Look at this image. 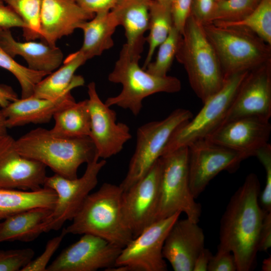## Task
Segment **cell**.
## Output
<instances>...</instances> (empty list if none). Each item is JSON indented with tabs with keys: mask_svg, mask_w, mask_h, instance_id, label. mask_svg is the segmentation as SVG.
<instances>
[{
	"mask_svg": "<svg viewBox=\"0 0 271 271\" xmlns=\"http://www.w3.org/2000/svg\"><path fill=\"white\" fill-rule=\"evenodd\" d=\"M260 192L257 175L249 174L231 197L220 220L216 253H232L237 271L252 270L256 265L259 233L265 214L259 202Z\"/></svg>",
	"mask_w": 271,
	"mask_h": 271,
	"instance_id": "cell-1",
	"label": "cell"
},
{
	"mask_svg": "<svg viewBox=\"0 0 271 271\" xmlns=\"http://www.w3.org/2000/svg\"><path fill=\"white\" fill-rule=\"evenodd\" d=\"M122 192L119 186L105 183L90 193L71 223L64 228L66 234H90L123 248L133 236L123 217Z\"/></svg>",
	"mask_w": 271,
	"mask_h": 271,
	"instance_id": "cell-2",
	"label": "cell"
},
{
	"mask_svg": "<svg viewBox=\"0 0 271 271\" xmlns=\"http://www.w3.org/2000/svg\"><path fill=\"white\" fill-rule=\"evenodd\" d=\"M15 146L23 156L39 162L55 174L68 179L77 178L79 167L97 156L89 137L62 138L42 127L15 140Z\"/></svg>",
	"mask_w": 271,
	"mask_h": 271,
	"instance_id": "cell-3",
	"label": "cell"
},
{
	"mask_svg": "<svg viewBox=\"0 0 271 271\" xmlns=\"http://www.w3.org/2000/svg\"><path fill=\"white\" fill-rule=\"evenodd\" d=\"M187 72L190 86L204 103L223 86L225 79L203 24L190 15L176 55Z\"/></svg>",
	"mask_w": 271,
	"mask_h": 271,
	"instance_id": "cell-4",
	"label": "cell"
},
{
	"mask_svg": "<svg viewBox=\"0 0 271 271\" xmlns=\"http://www.w3.org/2000/svg\"><path fill=\"white\" fill-rule=\"evenodd\" d=\"M203 26L225 79L237 73L249 71L271 60V46L250 30L212 23Z\"/></svg>",
	"mask_w": 271,
	"mask_h": 271,
	"instance_id": "cell-5",
	"label": "cell"
},
{
	"mask_svg": "<svg viewBox=\"0 0 271 271\" xmlns=\"http://www.w3.org/2000/svg\"><path fill=\"white\" fill-rule=\"evenodd\" d=\"M141 57L131 55L124 44L108 80L122 85L121 92L107 98L108 106L116 105L129 110L137 116L143 107V100L148 96L159 92L176 93L181 89V83L175 77L157 76L141 68Z\"/></svg>",
	"mask_w": 271,
	"mask_h": 271,
	"instance_id": "cell-6",
	"label": "cell"
},
{
	"mask_svg": "<svg viewBox=\"0 0 271 271\" xmlns=\"http://www.w3.org/2000/svg\"><path fill=\"white\" fill-rule=\"evenodd\" d=\"M188 158V147L160 158V200L156 221L183 212L191 221H199L201 205L195 201L190 189Z\"/></svg>",
	"mask_w": 271,
	"mask_h": 271,
	"instance_id": "cell-7",
	"label": "cell"
},
{
	"mask_svg": "<svg viewBox=\"0 0 271 271\" xmlns=\"http://www.w3.org/2000/svg\"><path fill=\"white\" fill-rule=\"evenodd\" d=\"M249 71L237 73L225 79L222 88L209 98L197 113L179 126L172 134L163 155L204 140L224 123L236 92Z\"/></svg>",
	"mask_w": 271,
	"mask_h": 271,
	"instance_id": "cell-8",
	"label": "cell"
},
{
	"mask_svg": "<svg viewBox=\"0 0 271 271\" xmlns=\"http://www.w3.org/2000/svg\"><path fill=\"white\" fill-rule=\"evenodd\" d=\"M193 116L190 110L179 108L163 120L149 122L138 128L135 151L130 160L126 175L119 185L123 192L148 173L162 156L164 149L175 130Z\"/></svg>",
	"mask_w": 271,
	"mask_h": 271,
	"instance_id": "cell-9",
	"label": "cell"
},
{
	"mask_svg": "<svg viewBox=\"0 0 271 271\" xmlns=\"http://www.w3.org/2000/svg\"><path fill=\"white\" fill-rule=\"evenodd\" d=\"M181 213L157 220L121 249L114 267L107 270L166 271L163 255L165 239Z\"/></svg>",
	"mask_w": 271,
	"mask_h": 271,
	"instance_id": "cell-10",
	"label": "cell"
},
{
	"mask_svg": "<svg viewBox=\"0 0 271 271\" xmlns=\"http://www.w3.org/2000/svg\"><path fill=\"white\" fill-rule=\"evenodd\" d=\"M96 156L87 164L84 174L80 178L68 179L58 174L47 177L44 187L54 190L56 200L47 221L46 232L60 229L76 215L85 199L95 187L98 175L105 165L104 159Z\"/></svg>",
	"mask_w": 271,
	"mask_h": 271,
	"instance_id": "cell-11",
	"label": "cell"
},
{
	"mask_svg": "<svg viewBox=\"0 0 271 271\" xmlns=\"http://www.w3.org/2000/svg\"><path fill=\"white\" fill-rule=\"evenodd\" d=\"M188 147L190 187L195 199L219 173L235 172L241 162L247 159L239 152L205 139L196 141Z\"/></svg>",
	"mask_w": 271,
	"mask_h": 271,
	"instance_id": "cell-12",
	"label": "cell"
},
{
	"mask_svg": "<svg viewBox=\"0 0 271 271\" xmlns=\"http://www.w3.org/2000/svg\"><path fill=\"white\" fill-rule=\"evenodd\" d=\"M161 171L159 158L143 177L122 192V213L133 238L156 221Z\"/></svg>",
	"mask_w": 271,
	"mask_h": 271,
	"instance_id": "cell-13",
	"label": "cell"
},
{
	"mask_svg": "<svg viewBox=\"0 0 271 271\" xmlns=\"http://www.w3.org/2000/svg\"><path fill=\"white\" fill-rule=\"evenodd\" d=\"M122 248L100 237L84 234L65 248L47 271H95L114 267Z\"/></svg>",
	"mask_w": 271,
	"mask_h": 271,
	"instance_id": "cell-14",
	"label": "cell"
},
{
	"mask_svg": "<svg viewBox=\"0 0 271 271\" xmlns=\"http://www.w3.org/2000/svg\"><path fill=\"white\" fill-rule=\"evenodd\" d=\"M88 105L90 117L89 137L96 155L105 159L119 153L131 138L128 126L116 121V113L100 98L94 82L87 86Z\"/></svg>",
	"mask_w": 271,
	"mask_h": 271,
	"instance_id": "cell-15",
	"label": "cell"
},
{
	"mask_svg": "<svg viewBox=\"0 0 271 271\" xmlns=\"http://www.w3.org/2000/svg\"><path fill=\"white\" fill-rule=\"evenodd\" d=\"M271 60L249 71L241 82L224 123L245 117L269 120Z\"/></svg>",
	"mask_w": 271,
	"mask_h": 271,
	"instance_id": "cell-16",
	"label": "cell"
},
{
	"mask_svg": "<svg viewBox=\"0 0 271 271\" xmlns=\"http://www.w3.org/2000/svg\"><path fill=\"white\" fill-rule=\"evenodd\" d=\"M46 167L21 155L15 140L8 133L0 135V188L34 191L44 186Z\"/></svg>",
	"mask_w": 271,
	"mask_h": 271,
	"instance_id": "cell-17",
	"label": "cell"
},
{
	"mask_svg": "<svg viewBox=\"0 0 271 271\" xmlns=\"http://www.w3.org/2000/svg\"><path fill=\"white\" fill-rule=\"evenodd\" d=\"M271 124L268 120L245 117L223 124L205 140L239 152L247 158L268 142Z\"/></svg>",
	"mask_w": 271,
	"mask_h": 271,
	"instance_id": "cell-18",
	"label": "cell"
},
{
	"mask_svg": "<svg viewBox=\"0 0 271 271\" xmlns=\"http://www.w3.org/2000/svg\"><path fill=\"white\" fill-rule=\"evenodd\" d=\"M205 247V235L197 223L187 218L175 222L163 247L164 258L175 271H193L196 258Z\"/></svg>",
	"mask_w": 271,
	"mask_h": 271,
	"instance_id": "cell-19",
	"label": "cell"
},
{
	"mask_svg": "<svg viewBox=\"0 0 271 271\" xmlns=\"http://www.w3.org/2000/svg\"><path fill=\"white\" fill-rule=\"evenodd\" d=\"M94 15L83 10L74 0H42L40 40L56 46L59 39L72 34L82 23Z\"/></svg>",
	"mask_w": 271,
	"mask_h": 271,
	"instance_id": "cell-20",
	"label": "cell"
},
{
	"mask_svg": "<svg viewBox=\"0 0 271 271\" xmlns=\"http://www.w3.org/2000/svg\"><path fill=\"white\" fill-rule=\"evenodd\" d=\"M74 102L75 100L69 92L54 99L33 96L18 98L2 108L9 128L30 123H48L58 111Z\"/></svg>",
	"mask_w": 271,
	"mask_h": 271,
	"instance_id": "cell-21",
	"label": "cell"
},
{
	"mask_svg": "<svg viewBox=\"0 0 271 271\" xmlns=\"http://www.w3.org/2000/svg\"><path fill=\"white\" fill-rule=\"evenodd\" d=\"M0 44L12 58L22 56L28 64L27 67L34 71L51 73L63 61V52L56 46L49 45L42 41H17L10 29L0 28Z\"/></svg>",
	"mask_w": 271,
	"mask_h": 271,
	"instance_id": "cell-22",
	"label": "cell"
},
{
	"mask_svg": "<svg viewBox=\"0 0 271 271\" xmlns=\"http://www.w3.org/2000/svg\"><path fill=\"white\" fill-rule=\"evenodd\" d=\"M152 0H120L111 10L119 26L125 31L128 52L141 57L146 41L145 33L148 30L149 11Z\"/></svg>",
	"mask_w": 271,
	"mask_h": 271,
	"instance_id": "cell-23",
	"label": "cell"
},
{
	"mask_svg": "<svg viewBox=\"0 0 271 271\" xmlns=\"http://www.w3.org/2000/svg\"><path fill=\"white\" fill-rule=\"evenodd\" d=\"M87 61L78 50L70 54L63 61L62 65L46 76L35 86L32 96L49 99L58 98L83 86L85 81L80 75H75L76 70Z\"/></svg>",
	"mask_w": 271,
	"mask_h": 271,
	"instance_id": "cell-24",
	"label": "cell"
},
{
	"mask_svg": "<svg viewBox=\"0 0 271 271\" xmlns=\"http://www.w3.org/2000/svg\"><path fill=\"white\" fill-rule=\"evenodd\" d=\"M52 208L37 207L12 215L0 222V243L30 242L46 231Z\"/></svg>",
	"mask_w": 271,
	"mask_h": 271,
	"instance_id": "cell-25",
	"label": "cell"
},
{
	"mask_svg": "<svg viewBox=\"0 0 271 271\" xmlns=\"http://www.w3.org/2000/svg\"><path fill=\"white\" fill-rule=\"evenodd\" d=\"M118 26V21L111 11L95 14L93 18L79 26L84 35L79 51L87 60L100 55L113 47L112 36Z\"/></svg>",
	"mask_w": 271,
	"mask_h": 271,
	"instance_id": "cell-26",
	"label": "cell"
},
{
	"mask_svg": "<svg viewBox=\"0 0 271 271\" xmlns=\"http://www.w3.org/2000/svg\"><path fill=\"white\" fill-rule=\"evenodd\" d=\"M56 200L55 191L44 186L34 191L0 188V220L34 208L53 209Z\"/></svg>",
	"mask_w": 271,
	"mask_h": 271,
	"instance_id": "cell-27",
	"label": "cell"
},
{
	"mask_svg": "<svg viewBox=\"0 0 271 271\" xmlns=\"http://www.w3.org/2000/svg\"><path fill=\"white\" fill-rule=\"evenodd\" d=\"M53 134L62 138L89 137L90 117L87 99L76 101L58 111L54 115Z\"/></svg>",
	"mask_w": 271,
	"mask_h": 271,
	"instance_id": "cell-28",
	"label": "cell"
},
{
	"mask_svg": "<svg viewBox=\"0 0 271 271\" xmlns=\"http://www.w3.org/2000/svg\"><path fill=\"white\" fill-rule=\"evenodd\" d=\"M173 27L170 4H163L152 0L149 11V33L145 39L149 49L143 69L145 70L152 62L155 51L167 38Z\"/></svg>",
	"mask_w": 271,
	"mask_h": 271,
	"instance_id": "cell-29",
	"label": "cell"
},
{
	"mask_svg": "<svg viewBox=\"0 0 271 271\" xmlns=\"http://www.w3.org/2000/svg\"><path fill=\"white\" fill-rule=\"evenodd\" d=\"M212 23L223 27L245 28L271 46V0H260L249 14L239 20Z\"/></svg>",
	"mask_w": 271,
	"mask_h": 271,
	"instance_id": "cell-30",
	"label": "cell"
},
{
	"mask_svg": "<svg viewBox=\"0 0 271 271\" xmlns=\"http://www.w3.org/2000/svg\"><path fill=\"white\" fill-rule=\"evenodd\" d=\"M0 67L10 72L17 79L21 88V98L33 95L36 85L51 73L31 70L17 62L0 44Z\"/></svg>",
	"mask_w": 271,
	"mask_h": 271,
	"instance_id": "cell-31",
	"label": "cell"
},
{
	"mask_svg": "<svg viewBox=\"0 0 271 271\" xmlns=\"http://www.w3.org/2000/svg\"><path fill=\"white\" fill-rule=\"evenodd\" d=\"M22 19L25 28L23 35L26 41L41 38L40 17L42 0H4Z\"/></svg>",
	"mask_w": 271,
	"mask_h": 271,
	"instance_id": "cell-32",
	"label": "cell"
},
{
	"mask_svg": "<svg viewBox=\"0 0 271 271\" xmlns=\"http://www.w3.org/2000/svg\"><path fill=\"white\" fill-rule=\"evenodd\" d=\"M182 35L173 26L167 38L158 47V50L154 61L151 62L146 70L157 76H165L172 64L179 47Z\"/></svg>",
	"mask_w": 271,
	"mask_h": 271,
	"instance_id": "cell-33",
	"label": "cell"
},
{
	"mask_svg": "<svg viewBox=\"0 0 271 271\" xmlns=\"http://www.w3.org/2000/svg\"><path fill=\"white\" fill-rule=\"evenodd\" d=\"M257 4L255 0H222L216 2L208 23L239 20L249 14Z\"/></svg>",
	"mask_w": 271,
	"mask_h": 271,
	"instance_id": "cell-34",
	"label": "cell"
},
{
	"mask_svg": "<svg viewBox=\"0 0 271 271\" xmlns=\"http://www.w3.org/2000/svg\"><path fill=\"white\" fill-rule=\"evenodd\" d=\"M34 255V251L30 248L0 250V271L21 270Z\"/></svg>",
	"mask_w": 271,
	"mask_h": 271,
	"instance_id": "cell-35",
	"label": "cell"
},
{
	"mask_svg": "<svg viewBox=\"0 0 271 271\" xmlns=\"http://www.w3.org/2000/svg\"><path fill=\"white\" fill-rule=\"evenodd\" d=\"M265 172V183L259 198V204L265 212H271V145L267 143L256 153Z\"/></svg>",
	"mask_w": 271,
	"mask_h": 271,
	"instance_id": "cell-36",
	"label": "cell"
},
{
	"mask_svg": "<svg viewBox=\"0 0 271 271\" xmlns=\"http://www.w3.org/2000/svg\"><path fill=\"white\" fill-rule=\"evenodd\" d=\"M66 234L63 228L59 235L47 241L43 252L35 259H33L21 271H47V267L51 257L60 246Z\"/></svg>",
	"mask_w": 271,
	"mask_h": 271,
	"instance_id": "cell-37",
	"label": "cell"
},
{
	"mask_svg": "<svg viewBox=\"0 0 271 271\" xmlns=\"http://www.w3.org/2000/svg\"><path fill=\"white\" fill-rule=\"evenodd\" d=\"M192 2L193 0H172L170 3L173 26L181 35L191 15Z\"/></svg>",
	"mask_w": 271,
	"mask_h": 271,
	"instance_id": "cell-38",
	"label": "cell"
},
{
	"mask_svg": "<svg viewBox=\"0 0 271 271\" xmlns=\"http://www.w3.org/2000/svg\"><path fill=\"white\" fill-rule=\"evenodd\" d=\"M208 271H236L237 266L234 255L231 252L216 253L208 264Z\"/></svg>",
	"mask_w": 271,
	"mask_h": 271,
	"instance_id": "cell-39",
	"label": "cell"
},
{
	"mask_svg": "<svg viewBox=\"0 0 271 271\" xmlns=\"http://www.w3.org/2000/svg\"><path fill=\"white\" fill-rule=\"evenodd\" d=\"M83 10L93 14L111 11L120 0H74Z\"/></svg>",
	"mask_w": 271,
	"mask_h": 271,
	"instance_id": "cell-40",
	"label": "cell"
},
{
	"mask_svg": "<svg viewBox=\"0 0 271 271\" xmlns=\"http://www.w3.org/2000/svg\"><path fill=\"white\" fill-rule=\"evenodd\" d=\"M215 3V0H193L191 14L202 24L207 23Z\"/></svg>",
	"mask_w": 271,
	"mask_h": 271,
	"instance_id": "cell-41",
	"label": "cell"
},
{
	"mask_svg": "<svg viewBox=\"0 0 271 271\" xmlns=\"http://www.w3.org/2000/svg\"><path fill=\"white\" fill-rule=\"evenodd\" d=\"M14 27L24 29L25 24L11 7L4 4L0 5V28L10 29Z\"/></svg>",
	"mask_w": 271,
	"mask_h": 271,
	"instance_id": "cell-42",
	"label": "cell"
},
{
	"mask_svg": "<svg viewBox=\"0 0 271 271\" xmlns=\"http://www.w3.org/2000/svg\"><path fill=\"white\" fill-rule=\"evenodd\" d=\"M270 246L271 212H265L259 233L258 251H267Z\"/></svg>",
	"mask_w": 271,
	"mask_h": 271,
	"instance_id": "cell-43",
	"label": "cell"
},
{
	"mask_svg": "<svg viewBox=\"0 0 271 271\" xmlns=\"http://www.w3.org/2000/svg\"><path fill=\"white\" fill-rule=\"evenodd\" d=\"M212 255L210 250L204 247L195 260L193 271H207L209 261Z\"/></svg>",
	"mask_w": 271,
	"mask_h": 271,
	"instance_id": "cell-44",
	"label": "cell"
},
{
	"mask_svg": "<svg viewBox=\"0 0 271 271\" xmlns=\"http://www.w3.org/2000/svg\"><path fill=\"white\" fill-rule=\"evenodd\" d=\"M18 96L13 89L6 85H0V106L6 107L11 102L17 99Z\"/></svg>",
	"mask_w": 271,
	"mask_h": 271,
	"instance_id": "cell-45",
	"label": "cell"
},
{
	"mask_svg": "<svg viewBox=\"0 0 271 271\" xmlns=\"http://www.w3.org/2000/svg\"><path fill=\"white\" fill-rule=\"evenodd\" d=\"M6 118L2 108L0 109V135L7 133Z\"/></svg>",
	"mask_w": 271,
	"mask_h": 271,
	"instance_id": "cell-46",
	"label": "cell"
},
{
	"mask_svg": "<svg viewBox=\"0 0 271 271\" xmlns=\"http://www.w3.org/2000/svg\"><path fill=\"white\" fill-rule=\"evenodd\" d=\"M262 271H270L271 270V257L270 256L265 258L263 261L261 266Z\"/></svg>",
	"mask_w": 271,
	"mask_h": 271,
	"instance_id": "cell-47",
	"label": "cell"
},
{
	"mask_svg": "<svg viewBox=\"0 0 271 271\" xmlns=\"http://www.w3.org/2000/svg\"><path fill=\"white\" fill-rule=\"evenodd\" d=\"M163 4H170L172 0H154Z\"/></svg>",
	"mask_w": 271,
	"mask_h": 271,
	"instance_id": "cell-48",
	"label": "cell"
},
{
	"mask_svg": "<svg viewBox=\"0 0 271 271\" xmlns=\"http://www.w3.org/2000/svg\"><path fill=\"white\" fill-rule=\"evenodd\" d=\"M4 2L2 0H0V5H3Z\"/></svg>",
	"mask_w": 271,
	"mask_h": 271,
	"instance_id": "cell-49",
	"label": "cell"
},
{
	"mask_svg": "<svg viewBox=\"0 0 271 271\" xmlns=\"http://www.w3.org/2000/svg\"><path fill=\"white\" fill-rule=\"evenodd\" d=\"M255 1H256V3H257V4H258V2L260 1V0H255Z\"/></svg>",
	"mask_w": 271,
	"mask_h": 271,
	"instance_id": "cell-50",
	"label": "cell"
},
{
	"mask_svg": "<svg viewBox=\"0 0 271 271\" xmlns=\"http://www.w3.org/2000/svg\"><path fill=\"white\" fill-rule=\"evenodd\" d=\"M222 0H215L216 2H219V1H221Z\"/></svg>",
	"mask_w": 271,
	"mask_h": 271,
	"instance_id": "cell-51",
	"label": "cell"
},
{
	"mask_svg": "<svg viewBox=\"0 0 271 271\" xmlns=\"http://www.w3.org/2000/svg\"><path fill=\"white\" fill-rule=\"evenodd\" d=\"M2 1H3L4 0H2ZM3 2H4V1H3Z\"/></svg>",
	"mask_w": 271,
	"mask_h": 271,
	"instance_id": "cell-52",
	"label": "cell"
}]
</instances>
